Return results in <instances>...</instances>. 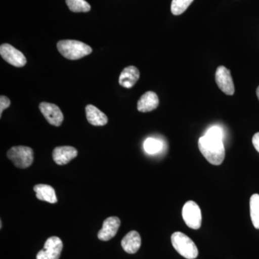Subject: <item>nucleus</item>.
Here are the masks:
<instances>
[{"mask_svg":"<svg viewBox=\"0 0 259 259\" xmlns=\"http://www.w3.org/2000/svg\"><path fill=\"white\" fill-rule=\"evenodd\" d=\"M39 109L46 120L51 125L59 127L62 124L64 115L57 105L49 102H41L39 105Z\"/></svg>","mask_w":259,"mask_h":259,"instance_id":"9","label":"nucleus"},{"mask_svg":"<svg viewBox=\"0 0 259 259\" xmlns=\"http://www.w3.org/2000/svg\"><path fill=\"white\" fill-rule=\"evenodd\" d=\"M120 226V220L117 217L107 218L103 222L102 228L99 231L98 238L102 241H110L114 238Z\"/></svg>","mask_w":259,"mask_h":259,"instance_id":"10","label":"nucleus"},{"mask_svg":"<svg viewBox=\"0 0 259 259\" xmlns=\"http://www.w3.org/2000/svg\"><path fill=\"white\" fill-rule=\"evenodd\" d=\"M66 3L74 13H88L91 10V6L85 0H66Z\"/></svg>","mask_w":259,"mask_h":259,"instance_id":"18","label":"nucleus"},{"mask_svg":"<svg viewBox=\"0 0 259 259\" xmlns=\"http://www.w3.org/2000/svg\"><path fill=\"white\" fill-rule=\"evenodd\" d=\"M144 147L146 152L148 154H156L161 151L162 143L157 139L148 138L145 141Z\"/></svg>","mask_w":259,"mask_h":259,"instance_id":"20","label":"nucleus"},{"mask_svg":"<svg viewBox=\"0 0 259 259\" xmlns=\"http://www.w3.org/2000/svg\"><path fill=\"white\" fill-rule=\"evenodd\" d=\"M57 49L61 55L70 60H77L93 52L90 46L75 40H60L58 42Z\"/></svg>","mask_w":259,"mask_h":259,"instance_id":"2","label":"nucleus"},{"mask_svg":"<svg viewBox=\"0 0 259 259\" xmlns=\"http://www.w3.org/2000/svg\"><path fill=\"white\" fill-rule=\"evenodd\" d=\"M198 147L204 157L211 164L221 165L224 161L226 150L222 139L204 135L199 139Z\"/></svg>","mask_w":259,"mask_h":259,"instance_id":"1","label":"nucleus"},{"mask_svg":"<svg viewBox=\"0 0 259 259\" xmlns=\"http://www.w3.org/2000/svg\"><path fill=\"white\" fill-rule=\"evenodd\" d=\"M194 0H172L171 10L172 14L180 15L185 13Z\"/></svg>","mask_w":259,"mask_h":259,"instance_id":"19","label":"nucleus"},{"mask_svg":"<svg viewBox=\"0 0 259 259\" xmlns=\"http://www.w3.org/2000/svg\"><path fill=\"white\" fill-rule=\"evenodd\" d=\"M87 118L91 125L103 126L108 122V118L105 113L93 105H88L85 108Z\"/></svg>","mask_w":259,"mask_h":259,"instance_id":"15","label":"nucleus"},{"mask_svg":"<svg viewBox=\"0 0 259 259\" xmlns=\"http://www.w3.org/2000/svg\"><path fill=\"white\" fill-rule=\"evenodd\" d=\"M0 54L5 61L15 67H23L26 64V58L23 53L10 44H5L1 45Z\"/></svg>","mask_w":259,"mask_h":259,"instance_id":"7","label":"nucleus"},{"mask_svg":"<svg viewBox=\"0 0 259 259\" xmlns=\"http://www.w3.org/2000/svg\"><path fill=\"white\" fill-rule=\"evenodd\" d=\"M250 211L253 226L259 229V194H254L250 197Z\"/></svg>","mask_w":259,"mask_h":259,"instance_id":"17","label":"nucleus"},{"mask_svg":"<svg viewBox=\"0 0 259 259\" xmlns=\"http://www.w3.org/2000/svg\"><path fill=\"white\" fill-rule=\"evenodd\" d=\"M182 217L186 225L194 230H198L202 224V213L198 204L194 201L186 202L182 209Z\"/></svg>","mask_w":259,"mask_h":259,"instance_id":"5","label":"nucleus"},{"mask_svg":"<svg viewBox=\"0 0 259 259\" xmlns=\"http://www.w3.org/2000/svg\"><path fill=\"white\" fill-rule=\"evenodd\" d=\"M0 225H1V226H0V227H1V228H3V223H2V221L1 223H0Z\"/></svg>","mask_w":259,"mask_h":259,"instance_id":"25","label":"nucleus"},{"mask_svg":"<svg viewBox=\"0 0 259 259\" xmlns=\"http://www.w3.org/2000/svg\"><path fill=\"white\" fill-rule=\"evenodd\" d=\"M252 143H253V146L257 151L259 153V132L256 133L253 136V139H252Z\"/></svg>","mask_w":259,"mask_h":259,"instance_id":"23","label":"nucleus"},{"mask_svg":"<svg viewBox=\"0 0 259 259\" xmlns=\"http://www.w3.org/2000/svg\"><path fill=\"white\" fill-rule=\"evenodd\" d=\"M10 106V100L5 96L0 97V117H2L3 111Z\"/></svg>","mask_w":259,"mask_h":259,"instance_id":"22","label":"nucleus"},{"mask_svg":"<svg viewBox=\"0 0 259 259\" xmlns=\"http://www.w3.org/2000/svg\"><path fill=\"white\" fill-rule=\"evenodd\" d=\"M78 151L72 146H59L54 148L53 151V158L58 165H66L71 160L76 158Z\"/></svg>","mask_w":259,"mask_h":259,"instance_id":"11","label":"nucleus"},{"mask_svg":"<svg viewBox=\"0 0 259 259\" xmlns=\"http://www.w3.org/2000/svg\"><path fill=\"white\" fill-rule=\"evenodd\" d=\"M7 156L19 168H27L33 163V151L28 146H14L10 148Z\"/></svg>","mask_w":259,"mask_h":259,"instance_id":"4","label":"nucleus"},{"mask_svg":"<svg viewBox=\"0 0 259 259\" xmlns=\"http://www.w3.org/2000/svg\"><path fill=\"white\" fill-rule=\"evenodd\" d=\"M34 192L36 193L37 199L51 204H55L58 202L54 189L50 185H39L33 187Z\"/></svg>","mask_w":259,"mask_h":259,"instance_id":"16","label":"nucleus"},{"mask_svg":"<svg viewBox=\"0 0 259 259\" xmlns=\"http://www.w3.org/2000/svg\"><path fill=\"white\" fill-rule=\"evenodd\" d=\"M139 70L136 66H127L121 72L119 77V83L123 88H132L139 81Z\"/></svg>","mask_w":259,"mask_h":259,"instance_id":"13","label":"nucleus"},{"mask_svg":"<svg viewBox=\"0 0 259 259\" xmlns=\"http://www.w3.org/2000/svg\"><path fill=\"white\" fill-rule=\"evenodd\" d=\"M63 249L62 241L57 236L48 238L44 249L37 253L36 259H59Z\"/></svg>","mask_w":259,"mask_h":259,"instance_id":"6","label":"nucleus"},{"mask_svg":"<svg viewBox=\"0 0 259 259\" xmlns=\"http://www.w3.org/2000/svg\"><path fill=\"white\" fill-rule=\"evenodd\" d=\"M215 81L218 88L227 95L235 93L234 83L232 78L231 71L224 66H218L215 72Z\"/></svg>","mask_w":259,"mask_h":259,"instance_id":"8","label":"nucleus"},{"mask_svg":"<svg viewBox=\"0 0 259 259\" xmlns=\"http://www.w3.org/2000/svg\"><path fill=\"white\" fill-rule=\"evenodd\" d=\"M171 243L175 249L185 258L194 259L198 255L197 245L190 237L182 232L172 234Z\"/></svg>","mask_w":259,"mask_h":259,"instance_id":"3","label":"nucleus"},{"mask_svg":"<svg viewBox=\"0 0 259 259\" xmlns=\"http://www.w3.org/2000/svg\"><path fill=\"white\" fill-rule=\"evenodd\" d=\"M205 135L214 139H223V130L218 126H213L207 131Z\"/></svg>","mask_w":259,"mask_h":259,"instance_id":"21","label":"nucleus"},{"mask_svg":"<svg viewBox=\"0 0 259 259\" xmlns=\"http://www.w3.org/2000/svg\"><path fill=\"white\" fill-rule=\"evenodd\" d=\"M122 248L130 254L136 253L141 248V238L137 231L129 232L121 241Z\"/></svg>","mask_w":259,"mask_h":259,"instance_id":"14","label":"nucleus"},{"mask_svg":"<svg viewBox=\"0 0 259 259\" xmlns=\"http://www.w3.org/2000/svg\"><path fill=\"white\" fill-rule=\"evenodd\" d=\"M256 95H257V97H258V99L259 100V86L258 87V88H257V90H256Z\"/></svg>","mask_w":259,"mask_h":259,"instance_id":"24","label":"nucleus"},{"mask_svg":"<svg viewBox=\"0 0 259 259\" xmlns=\"http://www.w3.org/2000/svg\"><path fill=\"white\" fill-rule=\"evenodd\" d=\"M158 105L159 99L158 95L153 92H146L138 102V110L141 112L153 111L157 108Z\"/></svg>","mask_w":259,"mask_h":259,"instance_id":"12","label":"nucleus"}]
</instances>
